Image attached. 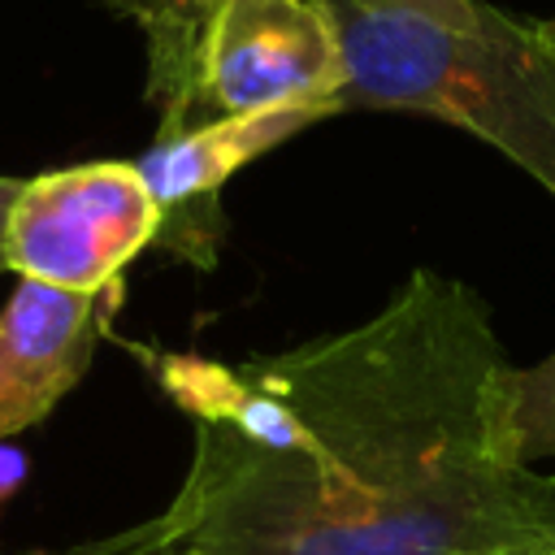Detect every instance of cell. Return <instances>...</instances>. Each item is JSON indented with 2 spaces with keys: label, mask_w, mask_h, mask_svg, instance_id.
I'll return each instance as SVG.
<instances>
[{
  "label": "cell",
  "mask_w": 555,
  "mask_h": 555,
  "mask_svg": "<svg viewBox=\"0 0 555 555\" xmlns=\"http://www.w3.org/2000/svg\"><path fill=\"white\" fill-rule=\"evenodd\" d=\"M334 117L321 104H291V108H256V113H230L212 121H195L178 134H156L152 147L134 160L152 199L160 204L165 221L160 234H169V247L182 256L212 264V234L208 217H217L221 186L264 156L269 147L295 139L299 130Z\"/></svg>",
  "instance_id": "cell-5"
},
{
  "label": "cell",
  "mask_w": 555,
  "mask_h": 555,
  "mask_svg": "<svg viewBox=\"0 0 555 555\" xmlns=\"http://www.w3.org/2000/svg\"><path fill=\"white\" fill-rule=\"evenodd\" d=\"M160 204L134 160H87L22 178L4 221V264L17 278L100 295L160 238Z\"/></svg>",
  "instance_id": "cell-3"
},
{
  "label": "cell",
  "mask_w": 555,
  "mask_h": 555,
  "mask_svg": "<svg viewBox=\"0 0 555 555\" xmlns=\"http://www.w3.org/2000/svg\"><path fill=\"white\" fill-rule=\"evenodd\" d=\"M130 17L147 39V100L160 108L156 134H178L191 121L195 43L217 0H100Z\"/></svg>",
  "instance_id": "cell-7"
},
{
  "label": "cell",
  "mask_w": 555,
  "mask_h": 555,
  "mask_svg": "<svg viewBox=\"0 0 555 555\" xmlns=\"http://www.w3.org/2000/svg\"><path fill=\"white\" fill-rule=\"evenodd\" d=\"M195 425L165 546L204 555H555V481L512 455V360L438 269L369 321L243 364L160 356Z\"/></svg>",
  "instance_id": "cell-1"
},
{
  "label": "cell",
  "mask_w": 555,
  "mask_h": 555,
  "mask_svg": "<svg viewBox=\"0 0 555 555\" xmlns=\"http://www.w3.org/2000/svg\"><path fill=\"white\" fill-rule=\"evenodd\" d=\"M152 555H204V551H186V546H160V551H152Z\"/></svg>",
  "instance_id": "cell-11"
},
{
  "label": "cell",
  "mask_w": 555,
  "mask_h": 555,
  "mask_svg": "<svg viewBox=\"0 0 555 555\" xmlns=\"http://www.w3.org/2000/svg\"><path fill=\"white\" fill-rule=\"evenodd\" d=\"M26 473H30L26 451H22L13 438H0V503H9V499L22 490Z\"/></svg>",
  "instance_id": "cell-9"
},
{
  "label": "cell",
  "mask_w": 555,
  "mask_h": 555,
  "mask_svg": "<svg viewBox=\"0 0 555 555\" xmlns=\"http://www.w3.org/2000/svg\"><path fill=\"white\" fill-rule=\"evenodd\" d=\"M17 186H22V178L0 173V273H9V264H4V221H9V204H13Z\"/></svg>",
  "instance_id": "cell-10"
},
{
  "label": "cell",
  "mask_w": 555,
  "mask_h": 555,
  "mask_svg": "<svg viewBox=\"0 0 555 555\" xmlns=\"http://www.w3.org/2000/svg\"><path fill=\"white\" fill-rule=\"evenodd\" d=\"M343 108L421 113L503 152L555 199V22L486 0H325Z\"/></svg>",
  "instance_id": "cell-2"
},
{
  "label": "cell",
  "mask_w": 555,
  "mask_h": 555,
  "mask_svg": "<svg viewBox=\"0 0 555 555\" xmlns=\"http://www.w3.org/2000/svg\"><path fill=\"white\" fill-rule=\"evenodd\" d=\"M347 61L325 0H217L191 69V121L256 108H343Z\"/></svg>",
  "instance_id": "cell-4"
},
{
  "label": "cell",
  "mask_w": 555,
  "mask_h": 555,
  "mask_svg": "<svg viewBox=\"0 0 555 555\" xmlns=\"http://www.w3.org/2000/svg\"><path fill=\"white\" fill-rule=\"evenodd\" d=\"M100 338V295L17 278L0 308V438L39 425L87 373Z\"/></svg>",
  "instance_id": "cell-6"
},
{
  "label": "cell",
  "mask_w": 555,
  "mask_h": 555,
  "mask_svg": "<svg viewBox=\"0 0 555 555\" xmlns=\"http://www.w3.org/2000/svg\"><path fill=\"white\" fill-rule=\"evenodd\" d=\"M507 442L520 464L555 455V351L507 377Z\"/></svg>",
  "instance_id": "cell-8"
}]
</instances>
